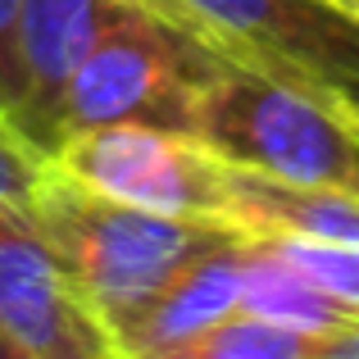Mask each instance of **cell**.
Segmentation results:
<instances>
[{
    "label": "cell",
    "mask_w": 359,
    "mask_h": 359,
    "mask_svg": "<svg viewBox=\"0 0 359 359\" xmlns=\"http://www.w3.org/2000/svg\"><path fill=\"white\" fill-rule=\"evenodd\" d=\"M23 210L50 241L73 291L100 318L109 341L182 264H191L201 250L232 237L219 223L168 219V214L109 201V196L82 187L78 177L60 173L50 159H46Z\"/></svg>",
    "instance_id": "6da1fadb"
},
{
    "label": "cell",
    "mask_w": 359,
    "mask_h": 359,
    "mask_svg": "<svg viewBox=\"0 0 359 359\" xmlns=\"http://www.w3.org/2000/svg\"><path fill=\"white\" fill-rule=\"evenodd\" d=\"M250 69L359 105V18L327 0H182Z\"/></svg>",
    "instance_id": "5b68a950"
},
{
    "label": "cell",
    "mask_w": 359,
    "mask_h": 359,
    "mask_svg": "<svg viewBox=\"0 0 359 359\" xmlns=\"http://www.w3.org/2000/svg\"><path fill=\"white\" fill-rule=\"evenodd\" d=\"M323 105L332 109V118L346 128V137H351V150H355V164H359V105L346 96H323Z\"/></svg>",
    "instance_id": "e0dca14e"
},
{
    "label": "cell",
    "mask_w": 359,
    "mask_h": 359,
    "mask_svg": "<svg viewBox=\"0 0 359 359\" xmlns=\"http://www.w3.org/2000/svg\"><path fill=\"white\" fill-rule=\"evenodd\" d=\"M0 123H5V118H0ZM5 128H9V123H5ZM9 132H14V128H9Z\"/></svg>",
    "instance_id": "ffe728a7"
},
{
    "label": "cell",
    "mask_w": 359,
    "mask_h": 359,
    "mask_svg": "<svg viewBox=\"0 0 359 359\" xmlns=\"http://www.w3.org/2000/svg\"><path fill=\"white\" fill-rule=\"evenodd\" d=\"M305 346L309 337L291 332V327L264 323L255 314H232L223 323L205 327V332L187 337V341L159 346V351H146V355H128V359H305Z\"/></svg>",
    "instance_id": "8fae6325"
},
{
    "label": "cell",
    "mask_w": 359,
    "mask_h": 359,
    "mask_svg": "<svg viewBox=\"0 0 359 359\" xmlns=\"http://www.w3.org/2000/svg\"><path fill=\"white\" fill-rule=\"evenodd\" d=\"M219 64L223 55L191 32L168 27L146 9H132L73 73L60 109V137L100 123H150L187 132L196 91Z\"/></svg>",
    "instance_id": "3957f363"
},
{
    "label": "cell",
    "mask_w": 359,
    "mask_h": 359,
    "mask_svg": "<svg viewBox=\"0 0 359 359\" xmlns=\"http://www.w3.org/2000/svg\"><path fill=\"white\" fill-rule=\"evenodd\" d=\"M132 0H23L18 9V69L23 96L14 109V132L32 150L50 155L60 141V109L73 73L96 41L132 14Z\"/></svg>",
    "instance_id": "52a82bcc"
},
{
    "label": "cell",
    "mask_w": 359,
    "mask_h": 359,
    "mask_svg": "<svg viewBox=\"0 0 359 359\" xmlns=\"http://www.w3.org/2000/svg\"><path fill=\"white\" fill-rule=\"evenodd\" d=\"M0 128H5V123H0ZM14 137H18V132H14Z\"/></svg>",
    "instance_id": "7402d4cb"
},
{
    "label": "cell",
    "mask_w": 359,
    "mask_h": 359,
    "mask_svg": "<svg viewBox=\"0 0 359 359\" xmlns=\"http://www.w3.org/2000/svg\"><path fill=\"white\" fill-rule=\"evenodd\" d=\"M264 237L278 255H287L318 291H327L332 300H341L346 309L359 314V250L332 241H309V237H287V232H250Z\"/></svg>",
    "instance_id": "7c38bea8"
},
{
    "label": "cell",
    "mask_w": 359,
    "mask_h": 359,
    "mask_svg": "<svg viewBox=\"0 0 359 359\" xmlns=\"http://www.w3.org/2000/svg\"><path fill=\"white\" fill-rule=\"evenodd\" d=\"M305 359H359V323L341 327V332L314 337L305 346Z\"/></svg>",
    "instance_id": "2e32d148"
},
{
    "label": "cell",
    "mask_w": 359,
    "mask_h": 359,
    "mask_svg": "<svg viewBox=\"0 0 359 359\" xmlns=\"http://www.w3.org/2000/svg\"><path fill=\"white\" fill-rule=\"evenodd\" d=\"M46 159L109 201L237 232L232 164H223L187 132L150 128V123H100L60 137V146Z\"/></svg>",
    "instance_id": "277c9868"
},
{
    "label": "cell",
    "mask_w": 359,
    "mask_h": 359,
    "mask_svg": "<svg viewBox=\"0 0 359 359\" xmlns=\"http://www.w3.org/2000/svg\"><path fill=\"white\" fill-rule=\"evenodd\" d=\"M232 228L287 232L359 250V191L346 187H296L264 173L232 168Z\"/></svg>",
    "instance_id": "9c48e42d"
},
{
    "label": "cell",
    "mask_w": 359,
    "mask_h": 359,
    "mask_svg": "<svg viewBox=\"0 0 359 359\" xmlns=\"http://www.w3.org/2000/svg\"><path fill=\"white\" fill-rule=\"evenodd\" d=\"M187 137L245 173H264L296 187L359 191L351 137L323 105V96L245 64L223 60L201 82Z\"/></svg>",
    "instance_id": "7a4b0ae2"
},
{
    "label": "cell",
    "mask_w": 359,
    "mask_h": 359,
    "mask_svg": "<svg viewBox=\"0 0 359 359\" xmlns=\"http://www.w3.org/2000/svg\"><path fill=\"white\" fill-rule=\"evenodd\" d=\"M332 9H341V14H351V18H359V0H327Z\"/></svg>",
    "instance_id": "d6986e66"
},
{
    "label": "cell",
    "mask_w": 359,
    "mask_h": 359,
    "mask_svg": "<svg viewBox=\"0 0 359 359\" xmlns=\"http://www.w3.org/2000/svg\"><path fill=\"white\" fill-rule=\"evenodd\" d=\"M250 255H245V287H241V314H255L264 323L291 327L300 337H327L341 327L359 323L355 309H346L341 300H332L327 291H318L287 255H278L264 237H250Z\"/></svg>",
    "instance_id": "30bf717a"
},
{
    "label": "cell",
    "mask_w": 359,
    "mask_h": 359,
    "mask_svg": "<svg viewBox=\"0 0 359 359\" xmlns=\"http://www.w3.org/2000/svg\"><path fill=\"white\" fill-rule=\"evenodd\" d=\"M132 5H137V9H146V14H155V18H164L168 27H182V32H191L196 41H205L210 50H219L223 60H232V64H245L237 46H232L228 36L219 32V27H210V23H205L201 14H191V9H187L182 0H132ZM245 69H250V64H245Z\"/></svg>",
    "instance_id": "9a60e30c"
},
{
    "label": "cell",
    "mask_w": 359,
    "mask_h": 359,
    "mask_svg": "<svg viewBox=\"0 0 359 359\" xmlns=\"http://www.w3.org/2000/svg\"><path fill=\"white\" fill-rule=\"evenodd\" d=\"M0 359H32V355H27V351H23V346H18V341H14V337H9V332H5V327H0Z\"/></svg>",
    "instance_id": "ac0fdd59"
},
{
    "label": "cell",
    "mask_w": 359,
    "mask_h": 359,
    "mask_svg": "<svg viewBox=\"0 0 359 359\" xmlns=\"http://www.w3.org/2000/svg\"><path fill=\"white\" fill-rule=\"evenodd\" d=\"M41 168H46L41 150H32L23 137H14L9 128H0V201L27 205V196H32Z\"/></svg>",
    "instance_id": "4fadbf2b"
},
{
    "label": "cell",
    "mask_w": 359,
    "mask_h": 359,
    "mask_svg": "<svg viewBox=\"0 0 359 359\" xmlns=\"http://www.w3.org/2000/svg\"><path fill=\"white\" fill-rule=\"evenodd\" d=\"M0 327L32 359L118 355L32 214L14 201H0Z\"/></svg>",
    "instance_id": "8992f818"
},
{
    "label": "cell",
    "mask_w": 359,
    "mask_h": 359,
    "mask_svg": "<svg viewBox=\"0 0 359 359\" xmlns=\"http://www.w3.org/2000/svg\"><path fill=\"white\" fill-rule=\"evenodd\" d=\"M18 9L23 0H0V118L14 128V109L23 96V69H18Z\"/></svg>",
    "instance_id": "5bb4252c"
},
{
    "label": "cell",
    "mask_w": 359,
    "mask_h": 359,
    "mask_svg": "<svg viewBox=\"0 0 359 359\" xmlns=\"http://www.w3.org/2000/svg\"><path fill=\"white\" fill-rule=\"evenodd\" d=\"M245 255H250L245 232H232V237H223L219 245L201 250L191 264H182V269L114 332V351L123 359L146 355V351L187 341V337H196V332H205V327L223 323V318L241 314Z\"/></svg>",
    "instance_id": "ba28073f"
},
{
    "label": "cell",
    "mask_w": 359,
    "mask_h": 359,
    "mask_svg": "<svg viewBox=\"0 0 359 359\" xmlns=\"http://www.w3.org/2000/svg\"><path fill=\"white\" fill-rule=\"evenodd\" d=\"M105 359H118V355H105Z\"/></svg>",
    "instance_id": "44dd1931"
}]
</instances>
